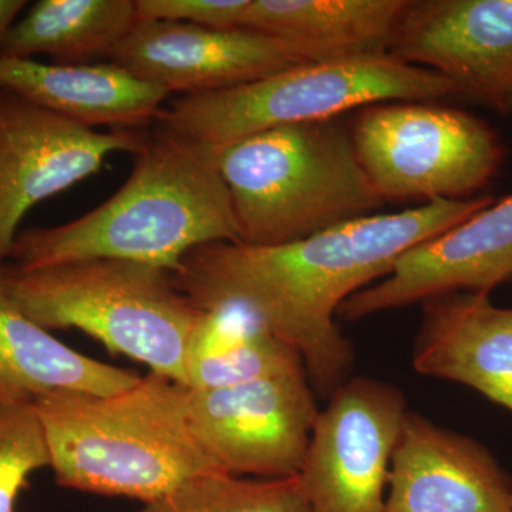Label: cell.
Listing matches in <instances>:
<instances>
[{"label":"cell","instance_id":"1","mask_svg":"<svg viewBox=\"0 0 512 512\" xmlns=\"http://www.w3.org/2000/svg\"><path fill=\"white\" fill-rule=\"evenodd\" d=\"M493 202L491 195L429 202L276 247L211 242L191 249L171 281L198 309L239 305L254 313L301 355L313 390L329 399L350 379L355 362L336 326L340 306L389 274L410 249Z\"/></svg>","mask_w":512,"mask_h":512},{"label":"cell","instance_id":"2","mask_svg":"<svg viewBox=\"0 0 512 512\" xmlns=\"http://www.w3.org/2000/svg\"><path fill=\"white\" fill-rule=\"evenodd\" d=\"M211 242H239L217 154L156 124L109 201L79 220L20 232L10 259L23 271L110 258L174 274L191 249Z\"/></svg>","mask_w":512,"mask_h":512},{"label":"cell","instance_id":"3","mask_svg":"<svg viewBox=\"0 0 512 512\" xmlns=\"http://www.w3.org/2000/svg\"><path fill=\"white\" fill-rule=\"evenodd\" d=\"M33 406L60 487L147 504L224 473L192 430L187 387L156 373L119 393L56 390Z\"/></svg>","mask_w":512,"mask_h":512},{"label":"cell","instance_id":"4","mask_svg":"<svg viewBox=\"0 0 512 512\" xmlns=\"http://www.w3.org/2000/svg\"><path fill=\"white\" fill-rule=\"evenodd\" d=\"M241 244L276 247L376 214L386 202L338 119L242 138L217 153Z\"/></svg>","mask_w":512,"mask_h":512},{"label":"cell","instance_id":"5","mask_svg":"<svg viewBox=\"0 0 512 512\" xmlns=\"http://www.w3.org/2000/svg\"><path fill=\"white\" fill-rule=\"evenodd\" d=\"M5 284L43 329H79L187 387L185 350L198 309L164 269L93 258L23 271L5 264Z\"/></svg>","mask_w":512,"mask_h":512},{"label":"cell","instance_id":"6","mask_svg":"<svg viewBox=\"0 0 512 512\" xmlns=\"http://www.w3.org/2000/svg\"><path fill=\"white\" fill-rule=\"evenodd\" d=\"M451 96L461 94L433 70L387 55L343 57L299 64L220 92L180 97L161 110L156 124L217 154L271 128L338 119L372 104Z\"/></svg>","mask_w":512,"mask_h":512},{"label":"cell","instance_id":"7","mask_svg":"<svg viewBox=\"0 0 512 512\" xmlns=\"http://www.w3.org/2000/svg\"><path fill=\"white\" fill-rule=\"evenodd\" d=\"M350 134L384 202L471 198L490 183L504 157L497 134L484 121L429 101L363 107Z\"/></svg>","mask_w":512,"mask_h":512},{"label":"cell","instance_id":"8","mask_svg":"<svg viewBox=\"0 0 512 512\" xmlns=\"http://www.w3.org/2000/svg\"><path fill=\"white\" fill-rule=\"evenodd\" d=\"M406 397L393 384L350 377L313 426L302 487L312 512H384Z\"/></svg>","mask_w":512,"mask_h":512},{"label":"cell","instance_id":"9","mask_svg":"<svg viewBox=\"0 0 512 512\" xmlns=\"http://www.w3.org/2000/svg\"><path fill=\"white\" fill-rule=\"evenodd\" d=\"M319 412L305 370L217 389H188L195 436L221 471L239 477L299 476Z\"/></svg>","mask_w":512,"mask_h":512},{"label":"cell","instance_id":"10","mask_svg":"<svg viewBox=\"0 0 512 512\" xmlns=\"http://www.w3.org/2000/svg\"><path fill=\"white\" fill-rule=\"evenodd\" d=\"M147 134L100 133L0 89V264L36 204L96 174L111 154L136 156Z\"/></svg>","mask_w":512,"mask_h":512},{"label":"cell","instance_id":"11","mask_svg":"<svg viewBox=\"0 0 512 512\" xmlns=\"http://www.w3.org/2000/svg\"><path fill=\"white\" fill-rule=\"evenodd\" d=\"M168 94H207L315 62L301 47L245 28L137 22L111 57Z\"/></svg>","mask_w":512,"mask_h":512},{"label":"cell","instance_id":"12","mask_svg":"<svg viewBox=\"0 0 512 512\" xmlns=\"http://www.w3.org/2000/svg\"><path fill=\"white\" fill-rule=\"evenodd\" d=\"M512 279V194L417 245L382 281L350 296L338 318L356 322L437 296L488 293Z\"/></svg>","mask_w":512,"mask_h":512},{"label":"cell","instance_id":"13","mask_svg":"<svg viewBox=\"0 0 512 512\" xmlns=\"http://www.w3.org/2000/svg\"><path fill=\"white\" fill-rule=\"evenodd\" d=\"M387 55L495 107L512 70V0H409Z\"/></svg>","mask_w":512,"mask_h":512},{"label":"cell","instance_id":"14","mask_svg":"<svg viewBox=\"0 0 512 512\" xmlns=\"http://www.w3.org/2000/svg\"><path fill=\"white\" fill-rule=\"evenodd\" d=\"M384 512H512V478L477 441L409 410Z\"/></svg>","mask_w":512,"mask_h":512},{"label":"cell","instance_id":"15","mask_svg":"<svg viewBox=\"0 0 512 512\" xmlns=\"http://www.w3.org/2000/svg\"><path fill=\"white\" fill-rule=\"evenodd\" d=\"M412 363L419 375L464 384L512 412V309L498 308L488 293L429 299Z\"/></svg>","mask_w":512,"mask_h":512},{"label":"cell","instance_id":"16","mask_svg":"<svg viewBox=\"0 0 512 512\" xmlns=\"http://www.w3.org/2000/svg\"><path fill=\"white\" fill-rule=\"evenodd\" d=\"M0 89L84 127L140 130L168 93L116 63L59 64L0 56Z\"/></svg>","mask_w":512,"mask_h":512},{"label":"cell","instance_id":"17","mask_svg":"<svg viewBox=\"0 0 512 512\" xmlns=\"http://www.w3.org/2000/svg\"><path fill=\"white\" fill-rule=\"evenodd\" d=\"M5 264H0V402L33 403L56 390L106 396L138 382L136 373L76 352L29 319L6 288Z\"/></svg>","mask_w":512,"mask_h":512},{"label":"cell","instance_id":"18","mask_svg":"<svg viewBox=\"0 0 512 512\" xmlns=\"http://www.w3.org/2000/svg\"><path fill=\"white\" fill-rule=\"evenodd\" d=\"M407 6L409 0H249L242 28L286 40L315 62L387 55Z\"/></svg>","mask_w":512,"mask_h":512},{"label":"cell","instance_id":"19","mask_svg":"<svg viewBox=\"0 0 512 512\" xmlns=\"http://www.w3.org/2000/svg\"><path fill=\"white\" fill-rule=\"evenodd\" d=\"M296 370H305L301 355L248 309H201L185 350L188 389H217Z\"/></svg>","mask_w":512,"mask_h":512},{"label":"cell","instance_id":"20","mask_svg":"<svg viewBox=\"0 0 512 512\" xmlns=\"http://www.w3.org/2000/svg\"><path fill=\"white\" fill-rule=\"evenodd\" d=\"M136 25V0H40L10 29L2 56L90 64L111 59Z\"/></svg>","mask_w":512,"mask_h":512},{"label":"cell","instance_id":"21","mask_svg":"<svg viewBox=\"0 0 512 512\" xmlns=\"http://www.w3.org/2000/svg\"><path fill=\"white\" fill-rule=\"evenodd\" d=\"M140 512H312L301 477L251 480L227 473L188 478Z\"/></svg>","mask_w":512,"mask_h":512},{"label":"cell","instance_id":"22","mask_svg":"<svg viewBox=\"0 0 512 512\" xmlns=\"http://www.w3.org/2000/svg\"><path fill=\"white\" fill-rule=\"evenodd\" d=\"M45 467L49 450L33 403L0 402V512H16L29 477Z\"/></svg>","mask_w":512,"mask_h":512},{"label":"cell","instance_id":"23","mask_svg":"<svg viewBox=\"0 0 512 512\" xmlns=\"http://www.w3.org/2000/svg\"><path fill=\"white\" fill-rule=\"evenodd\" d=\"M249 0H136L137 22H178L242 28Z\"/></svg>","mask_w":512,"mask_h":512},{"label":"cell","instance_id":"24","mask_svg":"<svg viewBox=\"0 0 512 512\" xmlns=\"http://www.w3.org/2000/svg\"><path fill=\"white\" fill-rule=\"evenodd\" d=\"M26 5L28 2L25 0H0V56H2L3 46L10 29L13 28L16 18Z\"/></svg>","mask_w":512,"mask_h":512},{"label":"cell","instance_id":"25","mask_svg":"<svg viewBox=\"0 0 512 512\" xmlns=\"http://www.w3.org/2000/svg\"><path fill=\"white\" fill-rule=\"evenodd\" d=\"M495 109L500 110L501 113L512 114V70L503 89H501Z\"/></svg>","mask_w":512,"mask_h":512}]
</instances>
